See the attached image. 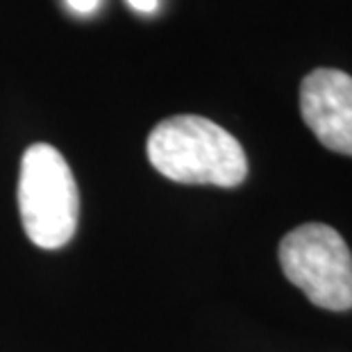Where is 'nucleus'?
Wrapping results in <instances>:
<instances>
[{"label": "nucleus", "mask_w": 352, "mask_h": 352, "mask_svg": "<svg viewBox=\"0 0 352 352\" xmlns=\"http://www.w3.org/2000/svg\"><path fill=\"white\" fill-rule=\"evenodd\" d=\"M148 160L164 177L179 184L239 186L248 175L243 146L221 127L196 114H177L148 134Z\"/></svg>", "instance_id": "f257e3e1"}, {"label": "nucleus", "mask_w": 352, "mask_h": 352, "mask_svg": "<svg viewBox=\"0 0 352 352\" xmlns=\"http://www.w3.org/2000/svg\"><path fill=\"white\" fill-rule=\"evenodd\" d=\"M19 212L28 239L43 250H57L76 234L80 196L64 155L48 144L23 153L19 173Z\"/></svg>", "instance_id": "f03ea898"}, {"label": "nucleus", "mask_w": 352, "mask_h": 352, "mask_svg": "<svg viewBox=\"0 0 352 352\" xmlns=\"http://www.w3.org/2000/svg\"><path fill=\"white\" fill-rule=\"evenodd\" d=\"M280 264L309 302L329 311L352 309V252L343 236L323 223H305L280 243Z\"/></svg>", "instance_id": "7ed1b4c3"}, {"label": "nucleus", "mask_w": 352, "mask_h": 352, "mask_svg": "<svg viewBox=\"0 0 352 352\" xmlns=\"http://www.w3.org/2000/svg\"><path fill=\"white\" fill-rule=\"evenodd\" d=\"M307 127L325 148L352 157V78L336 69H316L300 85Z\"/></svg>", "instance_id": "20e7f679"}, {"label": "nucleus", "mask_w": 352, "mask_h": 352, "mask_svg": "<svg viewBox=\"0 0 352 352\" xmlns=\"http://www.w3.org/2000/svg\"><path fill=\"white\" fill-rule=\"evenodd\" d=\"M66 3L80 16H89V14H94L100 7V0H66Z\"/></svg>", "instance_id": "39448f33"}, {"label": "nucleus", "mask_w": 352, "mask_h": 352, "mask_svg": "<svg viewBox=\"0 0 352 352\" xmlns=\"http://www.w3.org/2000/svg\"><path fill=\"white\" fill-rule=\"evenodd\" d=\"M132 10H137L141 14H153L160 7V0H127Z\"/></svg>", "instance_id": "423d86ee"}]
</instances>
